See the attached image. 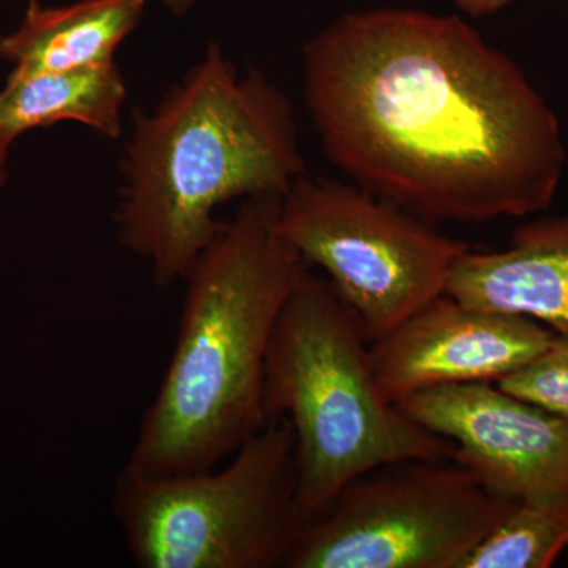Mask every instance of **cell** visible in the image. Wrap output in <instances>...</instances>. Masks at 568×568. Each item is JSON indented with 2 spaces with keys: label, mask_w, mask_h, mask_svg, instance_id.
Returning <instances> with one entry per match:
<instances>
[{
  "label": "cell",
  "mask_w": 568,
  "mask_h": 568,
  "mask_svg": "<svg viewBox=\"0 0 568 568\" xmlns=\"http://www.w3.org/2000/svg\"><path fill=\"white\" fill-rule=\"evenodd\" d=\"M304 95L328 160L425 222L528 216L558 193V115L455 14H343L305 44Z\"/></svg>",
  "instance_id": "1"
},
{
  "label": "cell",
  "mask_w": 568,
  "mask_h": 568,
  "mask_svg": "<svg viewBox=\"0 0 568 568\" xmlns=\"http://www.w3.org/2000/svg\"><path fill=\"white\" fill-rule=\"evenodd\" d=\"M304 174L286 93L260 71L239 73L212 41L151 111H133L115 235L151 267L156 286L170 287L219 235L220 205L282 196Z\"/></svg>",
  "instance_id": "2"
},
{
  "label": "cell",
  "mask_w": 568,
  "mask_h": 568,
  "mask_svg": "<svg viewBox=\"0 0 568 568\" xmlns=\"http://www.w3.org/2000/svg\"><path fill=\"white\" fill-rule=\"evenodd\" d=\"M282 196L246 197L183 280L173 354L126 469L153 477L212 469L267 425L268 345L310 267L276 226Z\"/></svg>",
  "instance_id": "3"
},
{
  "label": "cell",
  "mask_w": 568,
  "mask_h": 568,
  "mask_svg": "<svg viewBox=\"0 0 568 568\" xmlns=\"http://www.w3.org/2000/svg\"><path fill=\"white\" fill-rule=\"evenodd\" d=\"M264 414L267 424L284 418L293 428L302 526L377 466L450 458L454 450L387 398L353 313L312 267L276 320L265 358Z\"/></svg>",
  "instance_id": "4"
},
{
  "label": "cell",
  "mask_w": 568,
  "mask_h": 568,
  "mask_svg": "<svg viewBox=\"0 0 568 568\" xmlns=\"http://www.w3.org/2000/svg\"><path fill=\"white\" fill-rule=\"evenodd\" d=\"M290 422H268L231 462L153 477L122 467L111 510L141 568H283L302 528Z\"/></svg>",
  "instance_id": "5"
},
{
  "label": "cell",
  "mask_w": 568,
  "mask_h": 568,
  "mask_svg": "<svg viewBox=\"0 0 568 568\" xmlns=\"http://www.w3.org/2000/svg\"><path fill=\"white\" fill-rule=\"evenodd\" d=\"M517 500L452 458L388 463L302 526L283 568H459Z\"/></svg>",
  "instance_id": "6"
},
{
  "label": "cell",
  "mask_w": 568,
  "mask_h": 568,
  "mask_svg": "<svg viewBox=\"0 0 568 568\" xmlns=\"http://www.w3.org/2000/svg\"><path fill=\"white\" fill-rule=\"evenodd\" d=\"M276 226L310 267L328 275L368 343L446 293L469 250L355 183L308 174L280 197Z\"/></svg>",
  "instance_id": "7"
},
{
  "label": "cell",
  "mask_w": 568,
  "mask_h": 568,
  "mask_svg": "<svg viewBox=\"0 0 568 568\" xmlns=\"http://www.w3.org/2000/svg\"><path fill=\"white\" fill-rule=\"evenodd\" d=\"M454 444L452 459L508 499L568 493V420L495 383L425 388L396 403Z\"/></svg>",
  "instance_id": "8"
},
{
  "label": "cell",
  "mask_w": 568,
  "mask_h": 568,
  "mask_svg": "<svg viewBox=\"0 0 568 568\" xmlns=\"http://www.w3.org/2000/svg\"><path fill=\"white\" fill-rule=\"evenodd\" d=\"M556 332L532 317L463 304L446 293L369 343L390 402L425 388L497 383L544 353Z\"/></svg>",
  "instance_id": "9"
},
{
  "label": "cell",
  "mask_w": 568,
  "mask_h": 568,
  "mask_svg": "<svg viewBox=\"0 0 568 568\" xmlns=\"http://www.w3.org/2000/svg\"><path fill=\"white\" fill-rule=\"evenodd\" d=\"M446 294L568 334V215L523 224L503 252L467 250L452 268Z\"/></svg>",
  "instance_id": "10"
},
{
  "label": "cell",
  "mask_w": 568,
  "mask_h": 568,
  "mask_svg": "<svg viewBox=\"0 0 568 568\" xmlns=\"http://www.w3.org/2000/svg\"><path fill=\"white\" fill-rule=\"evenodd\" d=\"M148 0H78L50 7L29 0L17 29L0 37L11 70L69 71L115 62V52L144 17Z\"/></svg>",
  "instance_id": "11"
},
{
  "label": "cell",
  "mask_w": 568,
  "mask_h": 568,
  "mask_svg": "<svg viewBox=\"0 0 568 568\" xmlns=\"http://www.w3.org/2000/svg\"><path fill=\"white\" fill-rule=\"evenodd\" d=\"M126 97L118 62L39 73L11 70L0 91V140L11 148L22 134L61 122L81 123L119 140Z\"/></svg>",
  "instance_id": "12"
},
{
  "label": "cell",
  "mask_w": 568,
  "mask_h": 568,
  "mask_svg": "<svg viewBox=\"0 0 568 568\" xmlns=\"http://www.w3.org/2000/svg\"><path fill=\"white\" fill-rule=\"evenodd\" d=\"M568 548V493L518 499L459 568H548Z\"/></svg>",
  "instance_id": "13"
},
{
  "label": "cell",
  "mask_w": 568,
  "mask_h": 568,
  "mask_svg": "<svg viewBox=\"0 0 568 568\" xmlns=\"http://www.w3.org/2000/svg\"><path fill=\"white\" fill-rule=\"evenodd\" d=\"M496 384L568 420V334H555L544 353Z\"/></svg>",
  "instance_id": "14"
},
{
  "label": "cell",
  "mask_w": 568,
  "mask_h": 568,
  "mask_svg": "<svg viewBox=\"0 0 568 568\" xmlns=\"http://www.w3.org/2000/svg\"><path fill=\"white\" fill-rule=\"evenodd\" d=\"M452 2L470 17H487L504 9L510 0H452Z\"/></svg>",
  "instance_id": "15"
},
{
  "label": "cell",
  "mask_w": 568,
  "mask_h": 568,
  "mask_svg": "<svg viewBox=\"0 0 568 568\" xmlns=\"http://www.w3.org/2000/svg\"><path fill=\"white\" fill-rule=\"evenodd\" d=\"M9 156L10 148H7L2 140H0V190L6 185L7 178H9ZM0 234H2V230H0ZM2 284H0V301H2Z\"/></svg>",
  "instance_id": "16"
},
{
  "label": "cell",
  "mask_w": 568,
  "mask_h": 568,
  "mask_svg": "<svg viewBox=\"0 0 568 568\" xmlns=\"http://www.w3.org/2000/svg\"><path fill=\"white\" fill-rule=\"evenodd\" d=\"M174 17H183L193 9L197 0H160Z\"/></svg>",
  "instance_id": "17"
}]
</instances>
